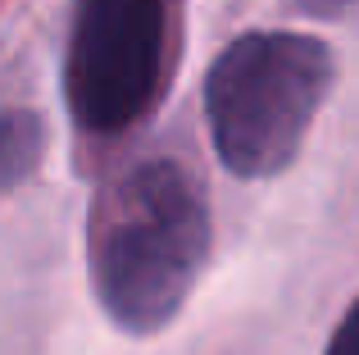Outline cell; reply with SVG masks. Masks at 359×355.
Instances as JSON below:
<instances>
[{
    "mask_svg": "<svg viewBox=\"0 0 359 355\" xmlns=\"http://www.w3.org/2000/svg\"><path fill=\"white\" fill-rule=\"evenodd\" d=\"M46 155V119L36 109H0V192H14L18 182L36 173Z\"/></svg>",
    "mask_w": 359,
    "mask_h": 355,
    "instance_id": "cell-4",
    "label": "cell"
},
{
    "mask_svg": "<svg viewBox=\"0 0 359 355\" xmlns=\"http://www.w3.org/2000/svg\"><path fill=\"white\" fill-rule=\"evenodd\" d=\"M323 355H359V301L346 310V319L337 323V333L327 337V351Z\"/></svg>",
    "mask_w": 359,
    "mask_h": 355,
    "instance_id": "cell-5",
    "label": "cell"
},
{
    "mask_svg": "<svg viewBox=\"0 0 359 355\" xmlns=\"http://www.w3.org/2000/svg\"><path fill=\"white\" fill-rule=\"evenodd\" d=\"M337 78L327 41L287 27L241 32L205 69V133L232 178H273L300 155Z\"/></svg>",
    "mask_w": 359,
    "mask_h": 355,
    "instance_id": "cell-2",
    "label": "cell"
},
{
    "mask_svg": "<svg viewBox=\"0 0 359 355\" xmlns=\"http://www.w3.org/2000/svg\"><path fill=\"white\" fill-rule=\"evenodd\" d=\"M214 246L201 182L168 155L137 160L96 187L87 210V274L109 323L132 337L168 328Z\"/></svg>",
    "mask_w": 359,
    "mask_h": 355,
    "instance_id": "cell-1",
    "label": "cell"
},
{
    "mask_svg": "<svg viewBox=\"0 0 359 355\" xmlns=\"http://www.w3.org/2000/svg\"><path fill=\"white\" fill-rule=\"evenodd\" d=\"M291 5L305 9V14H314V18H332V14H346L355 0H291Z\"/></svg>",
    "mask_w": 359,
    "mask_h": 355,
    "instance_id": "cell-6",
    "label": "cell"
},
{
    "mask_svg": "<svg viewBox=\"0 0 359 355\" xmlns=\"http://www.w3.org/2000/svg\"><path fill=\"white\" fill-rule=\"evenodd\" d=\"M173 0H73L64 109L87 137H123L159 105L173 51Z\"/></svg>",
    "mask_w": 359,
    "mask_h": 355,
    "instance_id": "cell-3",
    "label": "cell"
}]
</instances>
